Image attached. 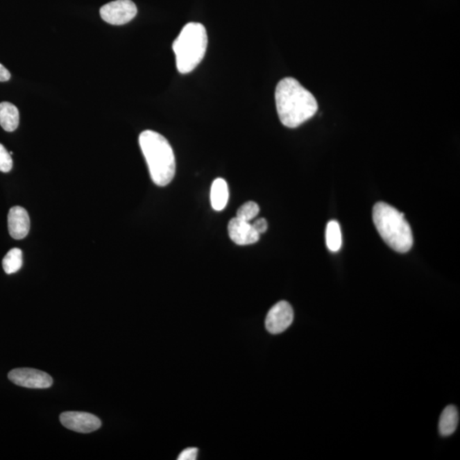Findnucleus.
Wrapping results in <instances>:
<instances>
[{
	"label": "nucleus",
	"mask_w": 460,
	"mask_h": 460,
	"mask_svg": "<svg viewBox=\"0 0 460 460\" xmlns=\"http://www.w3.org/2000/svg\"><path fill=\"white\" fill-rule=\"evenodd\" d=\"M275 103L280 122L296 128L316 114V97L294 78L280 80L275 89Z\"/></svg>",
	"instance_id": "1"
},
{
	"label": "nucleus",
	"mask_w": 460,
	"mask_h": 460,
	"mask_svg": "<svg viewBox=\"0 0 460 460\" xmlns=\"http://www.w3.org/2000/svg\"><path fill=\"white\" fill-rule=\"evenodd\" d=\"M139 144L153 182L160 187L169 185L176 173L175 155L169 142L162 135L147 130L140 134Z\"/></svg>",
	"instance_id": "2"
},
{
	"label": "nucleus",
	"mask_w": 460,
	"mask_h": 460,
	"mask_svg": "<svg viewBox=\"0 0 460 460\" xmlns=\"http://www.w3.org/2000/svg\"><path fill=\"white\" fill-rule=\"evenodd\" d=\"M373 219L381 238L391 249L400 253L409 252L414 245L413 232L403 213L384 202H377Z\"/></svg>",
	"instance_id": "3"
},
{
	"label": "nucleus",
	"mask_w": 460,
	"mask_h": 460,
	"mask_svg": "<svg viewBox=\"0 0 460 460\" xmlns=\"http://www.w3.org/2000/svg\"><path fill=\"white\" fill-rule=\"evenodd\" d=\"M207 43V29L199 22H189L182 28L173 44L179 73L189 74L200 65Z\"/></svg>",
	"instance_id": "4"
},
{
	"label": "nucleus",
	"mask_w": 460,
	"mask_h": 460,
	"mask_svg": "<svg viewBox=\"0 0 460 460\" xmlns=\"http://www.w3.org/2000/svg\"><path fill=\"white\" fill-rule=\"evenodd\" d=\"M137 13V6L132 0H116L100 10L103 19L112 25H124L132 21Z\"/></svg>",
	"instance_id": "5"
},
{
	"label": "nucleus",
	"mask_w": 460,
	"mask_h": 460,
	"mask_svg": "<svg viewBox=\"0 0 460 460\" xmlns=\"http://www.w3.org/2000/svg\"><path fill=\"white\" fill-rule=\"evenodd\" d=\"M8 377L18 386L29 389H47L53 384V380L48 373L33 368L13 369Z\"/></svg>",
	"instance_id": "6"
},
{
	"label": "nucleus",
	"mask_w": 460,
	"mask_h": 460,
	"mask_svg": "<svg viewBox=\"0 0 460 460\" xmlns=\"http://www.w3.org/2000/svg\"><path fill=\"white\" fill-rule=\"evenodd\" d=\"M293 307L287 301H280L269 309L265 327L272 334H282L293 323Z\"/></svg>",
	"instance_id": "7"
},
{
	"label": "nucleus",
	"mask_w": 460,
	"mask_h": 460,
	"mask_svg": "<svg viewBox=\"0 0 460 460\" xmlns=\"http://www.w3.org/2000/svg\"><path fill=\"white\" fill-rule=\"evenodd\" d=\"M60 421L65 427L80 433H91L102 425L99 418L84 412H65L60 416Z\"/></svg>",
	"instance_id": "8"
},
{
	"label": "nucleus",
	"mask_w": 460,
	"mask_h": 460,
	"mask_svg": "<svg viewBox=\"0 0 460 460\" xmlns=\"http://www.w3.org/2000/svg\"><path fill=\"white\" fill-rule=\"evenodd\" d=\"M228 233L231 241L239 246L254 244L259 241L260 235L254 230L250 222L235 218L230 221Z\"/></svg>",
	"instance_id": "9"
},
{
	"label": "nucleus",
	"mask_w": 460,
	"mask_h": 460,
	"mask_svg": "<svg viewBox=\"0 0 460 460\" xmlns=\"http://www.w3.org/2000/svg\"><path fill=\"white\" fill-rule=\"evenodd\" d=\"M8 229L10 237L16 240H22L28 235L30 219L28 213L24 208L14 207L8 214Z\"/></svg>",
	"instance_id": "10"
},
{
	"label": "nucleus",
	"mask_w": 460,
	"mask_h": 460,
	"mask_svg": "<svg viewBox=\"0 0 460 460\" xmlns=\"http://www.w3.org/2000/svg\"><path fill=\"white\" fill-rule=\"evenodd\" d=\"M0 126L8 133L14 132L19 126V111L14 104L0 103Z\"/></svg>",
	"instance_id": "11"
},
{
	"label": "nucleus",
	"mask_w": 460,
	"mask_h": 460,
	"mask_svg": "<svg viewBox=\"0 0 460 460\" xmlns=\"http://www.w3.org/2000/svg\"><path fill=\"white\" fill-rule=\"evenodd\" d=\"M459 414L457 407L450 405L443 411L439 420V432L443 436H451L457 429Z\"/></svg>",
	"instance_id": "12"
},
{
	"label": "nucleus",
	"mask_w": 460,
	"mask_h": 460,
	"mask_svg": "<svg viewBox=\"0 0 460 460\" xmlns=\"http://www.w3.org/2000/svg\"><path fill=\"white\" fill-rule=\"evenodd\" d=\"M229 201V188L223 178L216 179L211 189V203L215 211H222Z\"/></svg>",
	"instance_id": "13"
},
{
	"label": "nucleus",
	"mask_w": 460,
	"mask_h": 460,
	"mask_svg": "<svg viewBox=\"0 0 460 460\" xmlns=\"http://www.w3.org/2000/svg\"><path fill=\"white\" fill-rule=\"evenodd\" d=\"M326 243L332 253L339 252L342 248V232L338 221H329L326 229Z\"/></svg>",
	"instance_id": "14"
},
{
	"label": "nucleus",
	"mask_w": 460,
	"mask_h": 460,
	"mask_svg": "<svg viewBox=\"0 0 460 460\" xmlns=\"http://www.w3.org/2000/svg\"><path fill=\"white\" fill-rule=\"evenodd\" d=\"M3 271L10 275L17 272L22 266V252L20 249L13 248L7 253L2 261Z\"/></svg>",
	"instance_id": "15"
},
{
	"label": "nucleus",
	"mask_w": 460,
	"mask_h": 460,
	"mask_svg": "<svg viewBox=\"0 0 460 460\" xmlns=\"http://www.w3.org/2000/svg\"><path fill=\"white\" fill-rule=\"evenodd\" d=\"M260 209L259 205L254 201L246 202L240 208L238 209L237 212V218L241 220L250 222L253 219H255L259 215Z\"/></svg>",
	"instance_id": "16"
},
{
	"label": "nucleus",
	"mask_w": 460,
	"mask_h": 460,
	"mask_svg": "<svg viewBox=\"0 0 460 460\" xmlns=\"http://www.w3.org/2000/svg\"><path fill=\"white\" fill-rule=\"evenodd\" d=\"M13 162L10 153L0 144V171L9 173L12 169Z\"/></svg>",
	"instance_id": "17"
},
{
	"label": "nucleus",
	"mask_w": 460,
	"mask_h": 460,
	"mask_svg": "<svg viewBox=\"0 0 460 460\" xmlns=\"http://www.w3.org/2000/svg\"><path fill=\"white\" fill-rule=\"evenodd\" d=\"M198 450L197 448H190L183 450L180 455L178 456V460H196L197 459Z\"/></svg>",
	"instance_id": "18"
},
{
	"label": "nucleus",
	"mask_w": 460,
	"mask_h": 460,
	"mask_svg": "<svg viewBox=\"0 0 460 460\" xmlns=\"http://www.w3.org/2000/svg\"><path fill=\"white\" fill-rule=\"evenodd\" d=\"M254 230H255L259 235L265 233L268 230V222L265 219H259L252 223Z\"/></svg>",
	"instance_id": "19"
},
{
	"label": "nucleus",
	"mask_w": 460,
	"mask_h": 460,
	"mask_svg": "<svg viewBox=\"0 0 460 460\" xmlns=\"http://www.w3.org/2000/svg\"><path fill=\"white\" fill-rule=\"evenodd\" d=\"M10 78V73L6 67L0 63V82L8 81Z\"/></svg>",
	"instance_id": "20"
}]
</instances>
